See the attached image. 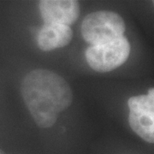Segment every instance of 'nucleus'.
Here are the masks:
<instances>
[{
    "mask_svg": "<svg viewBox=\"0 0 154 154\" xmlns=\"http://www.w3.org/2000/svg\"><path fill=\"white\" fill-rule=\"evenodd\" d=\"M21 91L25 105L40 128L53 126L73 99L71 88L66 81L46 69L29 72L22 81Z\"/></svg>",
    "mask_w": 154,
    "mask_h": 154,
    "instance_id": "nucleus-1",
    "label": "nucleus"
},
{
    "mask_svg": "<svg viewBox=\"0 0 154 154\" xmlns=\"http://www.w3.org/2000/svg\"><path fill=\"white\" fill-rule=\"evenodd\" d=\"M73 32L70 27L59 24H45L40 28L37 35L39 49L49 51L64 47L71 42Z\"/></svg>",
    "mask_w": 154,
    "mask_h": 154,
    "instance_id": "nucleus-6",
    "label": "nucleus"
},
{
    "mask_svg": "<svg viewBox=\"0 0 154 154\" xmlns=\"http://www.w3.org/2000/svg\"><path fill=\"white\" fill-rule=\"evenodd\" d=\"M152 3H153V5H154V1H153V2H152Z\"/></svg>",
    "mask_w": 154,
    "mask_h": 154,
    "instance_id": "nucleus-9",
    "label": "nucleus"
},
{
    "mask_svg": "<svg viewBox=\"0 0 154 154\" xmlns=\"http://www.w3.org/2000/svg\"><path fill=\"white\" fill-rule=\"evenodd\" d=\"M128 122L132 130L145 141L154 143V104L146 95H138L128 100Z\"/></svg>",
    "mask_w": 154,
    "mask_h": 154,
    "instance_id": "nucleus-4",
    "label": "nucleus"
},
{
    "mask_svg": "<svg viewBox=\"0 0 154 154\" xmlns=\"http://www.w3.org/2000/svg\"><path fill=\"white\" fill-rule=\"evenodd\" d=\"M147 95L149 96V98L152 99V101L153 102V104H154V88H152L149 89L148 93H147Z\"/></svg>",
    "mask_w": 154,
    "mask_h": 154,
    "instance_id": "nucleus-7",
    "label": "nucleus"
},
{
    "mask_svg": "<svg viewBox=\"0 0 154 154\" xmlns=\"http://www.w3.org/2000/svg\"><path fill=\"white\" fill-rule=\"evenodd\" d=\"M38 9L45 24L70 26L80 15V5L75 0H42Z\"/></svg>",
    "mask_w": 154,
    "mask_h": 154,
    "instance_id": "nucleus-5",
    "label": "nucleus"
},
{
    "mask_svg": "<svg viewBox=\"0 0 154 154\" xmlns=\"http://www.w3.org/2000/svg\"><path fill=\"white\" fill-rule=\"evenodd\" d=\"M125 32V23L118 14L113 11L93 12L83 19L82 34L91 45L108 43L122 38Z\"/></svg>",
    "mask_w": 154,
    "mask_h": 154,
    "instance_id": "nucleus-2",
    "label": "nucleus"
},
{
    "mask_svg": "<svg viewBox=\"0 0 154 154\" xmlns=\"http://www.w3.org/2000/svg\"><path fill=\"white\" fill-rule=\"evenodd\" d=\"M130 44L124 36L108 43L90 45L85 56L88 65L98 72H110L122 65L128 58Z\"/></svg>",
    "mask_w": 154,
    "mask_h": 154,
    "instance_id": "nucleus-3",
    "label": "nucleus"
},
{
    "mask_svg": "<svg viewBox=\"0 0 154 154\" xmlns=\"http://www.w3.org/2000/svg\"><path fill=\"white\" fill-rule=\"evenodd\" d=\"M0 154H5V153L2 150H0Z\"/></svg>",
    "mask_w": 154,
    "mask_h": 154,
    "instance_id": "nucleus-8",
    "label": "nucleus"
}]
</instances>
